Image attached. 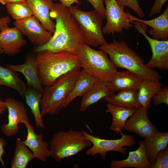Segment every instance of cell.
I'll list each match as a JSON object with an SVG mask.
<instances>
[{
    "label": "cell",
    "instance_id": "cell-10",
    "mask_svg": "<svg viewBox=\"0 0 168 168\" xmlns=\"http://www.w3.org/2000/svg\"><path fill=\"white\" fill-rule=\"evenodd\" d=\"M133 23L139 33L145 37L149 43L152 55L150 60L146 64L148 68H156L166 71L168 69V40H161L150 37L146 33L147 25L140 21L134 20Z\"/></svg>",
    "mask_w": 168,
    "mask_h": 168
},
{
    "label": "cell",
    "instance_id": "cell-34",
    "mask_svg": "<svg viewBox=\"0 0 168 168\" xmlns=\"http://www.w3.org/2000/svg\"><path fill=\"white\" fill-rule=\"evenodd\" d=\"M103 19H105V9L103 0H86Z\"/></svg>",
    "mask_w": 168,
    "mask_h": 168
},
{
    "label": "cell",
    "instance_id": "cell-23",
    "mask_svg": "<svg viewBox=\"0 0 168 168\" xmlns=\"http://www.w3.org/2000/svg\"><path fill=\"white\" fill-rule=\"evenodd\" d=\"M104 99L108 103L135 110L142 106L138 99L137 90L119 91L117 94Z\"/></svg>",
    "mask_w": 168,
    "mask_h": 168
},
{
    "label": "cell",
    "instance_id": "cell-4",
    "mask_svg": "<svg viewBox=\"0 0 168 168\" xmlns=\"http://www.w3.org/2000/svg\"><path fill=\"white\" fill-rule=\"evenodd\" d=\"M74 54L78 58L81 68L100 81L111 82L118 73L108 54L101 49L95 50L83 43Z\"/></svg>",
    "mask_w": 168,
    "mask_h": 168
},
{
    "label": "cell",
    "instance_id": "cell-37",
    "mask_svg": "<svg viewBox=\"0 0 168 168\" xmlns=\"http://www.w3.org/2000/svg\"><path fill=\"white\" fill-rule=\"evenodd\" d=\"M60 3L64 6L68 8L74 3L80 4L79 0H59Z\"/></svg>",
    "mask_w": 168,
    "mask_h": 168
},
{
    "label": "cell",
    "instance_id": "cell-20",
    "mask_svg": "<svg viewBox=\"0 0 168 168\" xmlns=\"http://www.w3.org/2000/svg\"><path fill=\"white\" fill-rule=\"evenodd\" d=\"M126 14L132 21L137 20L142 22L152 28L148 30L152 38L162 40H168V6L163 13L157 17L149 20L138 19L132 15L127 11Z\"/></svg>",
    "mask_w": 168,
    "mask_h": 168
},
{
    "label": "cell",
    "instance_id": "cell-22",
    "mask_svg": "<svg viewBox=\"0 0 168 168\" xmlns=\"http://www.w3.org/2000/svg\"><path fill=\"white\" fill-rule=\"evenodd\" d=\"M105 111L110 113L112 116L111 125L110 128L117 134L122 132L128 119L135 112V110L108 103Z\"/></svg>",
    "mask_w": 168,
    "mask_h": 168
},
{
    "label": "cell",
    "instance_id": "cell-28",
    "mask_svg": "<svg viewBox=\"0 0 168 168\" xmlns=\"http://www.w3.org/2000/svg\"><path fill=\"white\" fill-rule=\"evenodd\" d=\"M42 93L33 87L28 86L25 99L26 102L31 110L35 118V124L37 128L42 129L45 125L42 119V116L40 109V105Z\"/></svg>",
    "mask_w": 168,
    "mask_h": 168
},
{
    "label": "cell",
    "instance_id": "cell-27",
    "mask_svg": "<svg viewBox=\"0 0 168 168\" xmlns=\"http://www.w3.org/2000/svg\"><path fill=\"white\" fill-rule=\"evenodd\" d=\"M144 139L146 154L152 165L157 153L167 146L168 133L158 132L154 135Z\"/></svg>",
    "mask_w": 168,
    "mask_h": 168
},
{
    "label": "cell",
    "instance_id": "cell-25",
    "mask_svg": "<svg viewBox=\"0 0 168 168\" xmlns=\"http://www.w3.org/2000/svg\"><path fill=\"white\" fill-rule=\"evenodd\" d=\"M4 85L16 90L24 99L28 86L16 72L0 65V85Z\"/></svg>",
    "mask_w": 168,
    "mask_h": 168
},
{
    "label": "cell",
    "instance_id": "cell-42",
    "mask_svg": "<svg viewBox=\"0 0 168 168\" xmlns=\"http://www.w3.org/2000/svg\"><path fill=\"white\" fill-rule=\"evenodd\" d=\"M3 53H4V52L3 49L0 47V55Z\"/></svg>",
    "mask_w": 168,
    "mask_h": 168
},
{
    "label": "cell",
    "instance_id": "cell-18",
    "mask_svg": "<svg viewBox=\"0 0 168 168\" xmlns=\"http://www.w3.org/2000/svg\"><path fill=\"white\" fill-rule=\"evenodd\" d=\"M111 82L99 80L82 97L79 110L85 111L88 107L115 92Z\"/></svg>",
    "mask_w": 168,
    "mask_h": 168
},
{
    "label": "cell",
    "instance_id": "cell-33",
    "mask_svg": "<svg viewBox=\"0 0 168 168\" xmlns=\"http://www.w3.org/2000/svg\"><path fill=\"white\" fill-rule=\"evenodd\" d=\"M154 105L158 106L164 103L168 105V86H163L161 89L152 97Z\"/></svg>",
    "mask_w": 168,
    "mask_h": 168
},
{
    "label": "cell",
    "instance_id": "cell-30",
    "mask_svg": "<svg viewBox=\"0 0 168 168\" xmlns=\"http://www.w3.org/2000/svg\"><path fill=\"white\" fill-rule=\"evenodd\" d=\"M7 12L16 21H20L33 16V13L27 1L6 5Z\"/></svg>",
    "mask_w": 168,
    "mask_h": 168
},
{
    "label": "cell",
    "instance_id": "cell-5",
    "mask_svg": "<svg viewBox=\"0 0 168 168\" xmlns=\"http://www.w3.org/2000/svg\"><path fill=\"white\" fill-rule=\"evenodd\" d=\"M80 72L79 69L69 72L44 88L40 103L42 116L57 114L64 107V100Z\"/></svg>",
    "mask_w": 168,
    "mask_h": 168
},
{
    "label": "cell",
    "instance_id": "cell-40",
    "mask_svg": "<svg viewBox=\"0 0 168 168\" xmlns=\"http://www.w3.org/2000/svg\"><path fill=\"white\" fill-rule=\"evenodd\" d=\"M6 108L5 102L2 101L0 99V108Z\"/></svg>",
    "mask_w": 168,
    "mask_h": 168
},
{
    "label": "cell",
    "instance_id": "cell-3",
    "mask_svg": "<svg viewBox=\"0 0 168 168\" xmlns=\"http://www.w3.org/2000/svg\"><path fill=\"white\" fill-rule=\"evenodd\" d=\"M117 68H124L143 79L160 80L161 75L156 71L148 68L144 61L131 49L124 41H116L114 38L110 43L100 46Z\"/></svg>",
    "mask_w": 168,
    "mask_h": 168
},
{
    "label": "cell",
    "instance_id": "cell-15",
    "mask_svg": "<svg viewBox=\"0 0 168 168\" xmlns=\"http://www.w3.org/2000/svg\"><path fill=\"white\" fill-rule=\"evenodd\" d=\"M22 35L15 27L10 28L8 25L3 27L0 31V47L4 53L9 56L20 53L27 44Z\"/></svg>",
    "mask_w": 168,
    "mask_h": 168
},
{
    "label": "cell",
    "instance_id": "cell-31",
    "mask_svg": "<svg viewBox=\"0 0 168 168\" xmlns=\"http://www.w3.org/2000/svg\"><path fill=\"white\" fill-rule=\"evenodd\" d=\"M152 168H168V147L167 146L156 154L152 164Z\"/></svg>",
    "mask_w": 168,
    "mask_h": 168
},
{
    "label": "cell",
    "instance_id": "cell-11",
    "mask_svg": "<svg viewBox=\"0 0 168 168\" xmlns=\"http://www.w3.org/2000/svg\"><path fill=\"white\" fill-rule=\"evenodd\" d=\"M14 25L22 35L26 36L36 46L46 44L53 36V34L46 30L33 16L23 20L15 21Z\"/></svg>",
    "mask_w": 168,
    "mask_h": 168
},
{
    "label": "cell",
    "instance_id": "cell-8",
    "mask_svg": "<svg viewBox=\"0 0 168 168\" xmlns=\"http://www.w3.org/2000/svg\"><path fill=\"white\" fill-rule=\"evenodd\" d=\"M82 131L85 137L91 142L92 145L91 147L86 150V154L92 156L98 154L100 155L102 160L105 159L106 153L110 151H116L125 154L127 150L124 147H132L136 143L133 135L124 134L122 132L120 133L121 135L120 138L108 140L93 136L84 130Z\"/></svg>",
    "mask_w": 168,
    "mask_h": 168
},
{
    "label": "cell",
    "instance_id": "cell-35",
    "mask_svg": "<svg viewBox=\"0 0 168 168\" xmlns=\"http://www.w3.org/2000/svg\"><path fill=\"white\" fill-rule=\"evenodd\" d=\"M167 0H155L152 7L149 16L152 17L156 14H161L162 7Z\"/></svg>",
    "mask_w": 168,
    "mask_h": 168
},
{
    "label": "cell",
    "instance_id": "cell-2",
    "mask_svg": "<svg viewBox=\"0 0 168 168\" xmlns=\"http://www.w3.org/2000/svg\"><path fill=\"white\" fill-rule=\"evenodd\" d=\"M35 60L39 78L45 86L52 85L61 76L81 68L78 56L69 51H40L36 53Z\"/></svg>",
    "mask_w": 168,
    "mask_h": 168
},
{
    "label": "cell",
    "instance_id": "cell-24",
    "mask_svg": "<svg viewBox=\"0 0 168 168\" xmlns=\"http://www.w3.org/2000/svg\"><path fill=\"white\" fill-rule=\"evenodd\" d=\"M143 80L134 73L127 70L118 72L111 82L116 92L125 90H138Z\"/></svg>",
    "mask_w": 168,
    "mask_h": 168
},
{
    "label": "cell",
    "instance_id": "cell-17",
    "mask_svg": "<svg viewBox=\"0 0 168 168\" xmlns=\"http://www.w3.org/2000/svg\"><path fill=\"white\" fill-rule=\"evenodd\" d=\"M139 146L135 151L129 152L127 158L121 160H113L110 162L111 168L131 167L136 168H152L146 152L144 141L139 142Z\"/></svg>",
    "mask_w": 168,
    "mask_h": 168
},
{
    "label": "cell",
    "instance_id": "cell-41",
    "mask_svg": "<svg viewBox=\"0 0 168 168\" xmlns=\"http://www.w3.org/2000/svg\"><path fill=\"white\" fill-rule=\"evenodd\" d=\"M6 109V108H0V115L4 113Z\"/></svg>",
    "mask_w": 168,
    "mask_h": 168
},
{
    "label": "cell",
    "instance_id": "cell-39",
    "mask_svg": "<svg viewBox=\"0 0 168 168\" xmlns=\"http://www.w3.org/2000/svg\"><path fill=\"white\" fill-rule=\"evenodd\" d=\"M26 0H0V2L3 5L26 2Z\"/></svg>",
    "mask_w": 168,
    "mask_h": 168
},
{
    "label": "cell",
    "instance_id": "cell-13",
    "mask_svg": "<svg viewBox=\"0 0 168 168\" xmlns=\"http://www.w3.org/2000/svg\"><path fill=\"white\" fill-rule=\"evenodd\" d=\"M147 108L141 106L130 117L124 130L136 133L144 138L151 137L159 131L150 121Z\"/></svg>",
    "mask_w": 168,
    "mask_h": 168
},
{
    "label": "cell",
    "instance_id": "cell-19",
    "mask_svg": "<svg viewBox=\"0 0 168 168\" xmlns=\"http://www.w3.org/2000/svg\"><path fill=\"white\" fill-rule=\"evenodd\" d=\"M33 13L44 28L53 34L55 23L50 16L53 1L52 0H26Z\"/></svg>",
    "mask_w": 168,
    "mask_h": 168
},
{
    "label": "cell",
    "instance_id": "cell-1",
    "mask_svg": "<svg viewBox=\"0 0 168 168\" xmlns=\"http://www.w3.org/2000/svg\"><path fill=\"white\" fill-rule=\"evenodd\" d=\"M50 16L56 21L53 36L46 44L36 46L34 52L46 50L53 53L69 51L74 53L84 42L79 26L68 8L60 3L54 2Z\"/></svg>",
    "mask_w": 168,
    "mask_h": 168
},
{
    "label": "cell",
    "instance_id": "cell-6",
    "mask_svg": "<svg viewBox=\"0 0 168 168\" xmlns=\"http://www.w3.org/2000/svg\"><path fill=\"white\" fill-rule=\"evenodd\" d=\"M92 145L82 131H75L71 128L68 131H60L53 136L49 143L50 156L59 162Z\"/></svg>",
    "mask_w": 168,
    "mask_h": 168
},
{
    "label": "cell",
    "instance_id": "cell-29",
    "mask_svg": "<svg viewBox=\"0 0 168 168\" xmlns=\"http://www.w3.org/2000/svg\"><path fill=\"white\" fill-rule=\"evenodd\" d=\"M35 158L29 148L20 138L16 142V148L11 162L12 168H26L30 161Z\"/></svg>",
    "mask_w": 168,
    "mask_h": 168
},
{
    "label": "cell",
    "instance_id": "cell-43",
    "mask_svg": "<svg viewBox=\"0 0 168 168\" xmlns=\"http://www.w3.org/2000/svg\"><path fill=\"white\" fill-rule=\"evenodd\" d=\"M52 0L53 1H56L57 0Z\"/></svg>",
    "mask_w": 168,
    "mask_h": 168
},
{
    "label": "cell",
    "instance_id": "cell-26",
    "mask_svg": "<svg viewBox=\"0 0 168 168\" xmlns=\"http://www.w3.org/2000/svg\"><path fill=\"white\" fill-rule=\"evenodd\" d=\"M162 84L159 80L143 79L138 90V101L147 110L151 107L150 102L152 97L161 89Z\"/></svg>",
    "mask_w": 168,
    "mask_h": 168
},
{
    "label": "cell",
    "instance_id": "cell-36",
    "mask_svg": "<svg viewBox=\"0 0 168 168\" xmlns=\"http://www.w3.org/2000/svg\"><path fill=\"white\" fill-rule=\"evenodd\" d=\"M6 144L7 142L6 141L2 138L0 137V162L4 168L5 167V165L2 156L5 153L4 147Z\"/></svg>",
    "mask_w": 168,
    "mask_h": 168
},
{
    "label": "cell",
    "instance_id": "cell-21",
    "mask_svg": "<svg viewBox=\"0 0 168 168\" xmlns=\"http://www.w3.org/2000/svg\"><path fill=\"white\" fill-rule=\"evenodd\" d=\"M99 80L97 77L88 74L82 69L74 81L66 96L64 107L68 106L76 97H83Z\"/></svg>",
    "mask_w": 168,
    "mask_h": 168
},
{
    "label": "cell",
    "instance_id": "cell-32",
    "mask_svg": "<svg viewBox=\"0 0 168 168\" xmlns=\"http://www.w3.org/2000/svg\"><path fill=\"white\" fill-rule=\"evenodd\" d=\"M116 1L122 7H128L130 8L140 17L142 18L144 16V12L140 7L137 0H116Z\"/></svg>",
    "mask_w": 168,
    "mask_h": 168
},
{
    "label": "cell",
    "instance_id": "cell-14",
    "mask_svg": "<svg viewBox=\"0 0 168 168\" xmlns=\"http://www.w3.org/2000/svg\"><path fill=\"white\" fill-rule=\"evenodd\" d=\"M21 123L25 124L27 129L26 138L23 142L31 151L35 158L46 162L48 158L50 156V154L49 144L46 141H43V134L35 133L28 118L23 120Z\"/></svg>",
    "mask_w": 168,
    "mask_h": 168
},
{
    "label": "cell",
    "instance_id": "cell-16",
    "mask_svg": "<svg viewBox=\"0 0 168 168\" xmlns=\"http://www.w3.org/2000/svg\"><path fill=\"white\" fill-rule=\"evenodd\" d=\"M25 62L20 65L9 64L7 68L16 72L21 73L27 80V84L36 90L43 92L44 88L39 77L35 55L30 53L27 54Z\"/></svg>",
    "mask_w": 168,
    "mask_h": 168
},
{
    "label": "cell",
    "instance_id": "cell-9",
    "mask_svg": "<svg viewBox=\"0 0 168 168\" xmlns=\"http://www.w3.org/2000/svg\"><path fill=\"white\" fill-rule=\"evenodd\" d=\"M105 7V19L106 22L102 28L104 34L114 35L115 33H121L123 29L128 30L134 26L132 24V20L128 17L116 0H103Z\"/></svg>",
    "mask_w": 168,
    "mask_h": 168
},
{
    "label": "cell",
    "instance_id": "cell-12",
    "mask_svg": "<svg viewBox=\"0 0 168 168\" xmlns=\"http://www.w3.org/2000/svg\"><path fill=\"white\" fill-rule=\"evenodd\" d=\"M4 102L8 111V122L2 125L1 129L5 136L10 137L19 132V124L28 118L27 110L22 101L13 98H7Z\"/></svg>",
    "mask_w": 168,
    "mask_h": 168
},
{
    "label": "cell",
    "instance_id": "cell-7",
    "mask_svg": "<svg viewBox=\"0 0 168 168\" xmlns=\"http://www.w3.org/2000/svg\"><path fill=\"white\" fill-rule=\"evenodd\" d=\"M68 9L79 26L85 44L95 47L107 44L102 31L103 19L95 10L84 11L73 5Z\"/></svg>",
    "mask_w": 168,
    "mask_h": 168
},
{
    "label": "cell",
    "instance_id": "cell-38",
    "mask_svg": "<svg viewBox=\"0 0 168 168\" xmlns=\"http://www.w3.org/2000/svg\"><path fill=\"white\" fill-rule=\"evenodd\" d=\"M10 22V18L7 16L0 18V31L3 27L8 25Z\"/></svg>",
    "mask_w": 168,
    "mask_h": 168
}]
</instances>
